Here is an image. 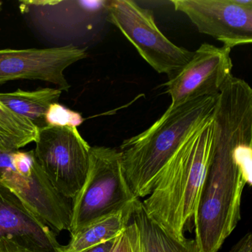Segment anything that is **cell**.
Returning a JSON list of instances; mask_svg holds the SVG:
<instances>
[{
    "label": "cell",
    "mask_w": 252,
    "mask_h": 252,
    "mask_svg": "<svg viewBox=\"0 0 252 252\" xmlns=\"http://www.w3.org/2000/svg\"><path fill=\"white\" fill-rule=\"evenodd\" d=\"M252 89L231 76L218 96L209 160L194 212L200 252H218L241 219L242 194L252 185Z\"/></svg>",
    "instance_id": "obj_1"
},
{
    "label": "cell",
    "mask_w": 252,
    "mask_h": 252,
    "mask_svg": "<svg viewBox=\"0 0 252 252\" xmlns=\"http://www.w3.org/2000/svg\"><path fill=\"white\" fill-rule=\"evenodd\" d=\"M218 95L168 108L150 128L124 141L119 150L122 169L135 197L150 195L168 162L191 135L212 120Z\"/></svg>",
    "instance_id": "obj_2"
},
{
    "label": "cell",
    "mask_w": 252,
    "mask_h": 252,
    "mask_svg": "<svg viewBox=\"0 0 252 252\" xmlns=\"http://www.w3.org/2000/svg\"><path fill=\"white\" fill-rule=\"evenodd\" d=\"M212 134L213 119L183 144L162 169L153 191L142 202L149 216L178 240L186 238V226L194 218Z\"/></svg>",
    "instance_id": "obj_3"
},
{
    "label": "cell",
    "mask_w": 252,
    "mask_h": 252,
    "mask_svg": "<svg viewBox=\"0 0 252 252\" xmlns=\"http://www.w3.org/2000/svg\"><path fill=\"white\" fill-rule=\"evenodd\" d=\"M138 199L131 191L119 150L91 147L88 175L72 203L71 236L93 222L117 213Z\"/></svg>",
    "instance_id": "obj_4"
},
{
    "label": "cell",
    "mask_w": 252,
    "mask_h": 252,
    "mask_svg": "<svg viewBox=\"0 0 252 252\" xmlns=\"http://www.w3.org/2000/svg\"><path fill=\"white\" fill-rule=\"evenodd\" d=\"M0 182L14 191L53 231H69L73 200L56 190L36 161L33 150H0Z\"/></svg>",
    "instance_id": "obj_5"
},
{
    "label": "cell",
    "mask_w": 252,
    "mask_h": 252,
    "mask_svg": "<svg viewBox=\"0 0 252 252\" xmlns=\"http://www.w3.org/2000/svg\"><path fill=\"white\" fill-rule=\"evenodd\" d=\"M107 21L118 28L141 57L169 79L178 73L194 52L172 43L158 27L153 13L132 0L106 1Z\"/></svg>",
    "instance_id": "obj_6"
},
{
    "label": "cell",
    "mask_w": 252,
    "mask_h": 252,
    "mask_svg": "<svg viewBox=\"0 0 252 252\" xmlns=\"http://www.w3.org/2000/svg\"><path fill=\"white\" fill-rule=\"evenodd\" d=\"M35 143L36 161L53 187L63 197L74 200L88 175L91 146L77 127L70 125L38 129Z\"/></svg>",
    "instance_id": "obj_7"
},
{
    "label": "cell",
    "mask_w": 252,
    "mask_h": 252,
    "mask_svg": "<svg viewBox=\"0 0 252 252\" xmlns=\"http://www.w3.org/2000/svg\"><path fill=\"white\" fill-rule=\"evenodd\" d=\"M200 33L231 48L252 42V0H172Z\"/></svg>",
    "instance_id": "obj_8"
},
{
    "label": "cell",
    "mask_w": 252,
    "mask_h": 252,
    "mask_svg": "<svg viewBox=\"0 0 252 252\" xmlns=\"http://www.w3.org/2000/svg\"><path fill=\"white\" fill-rule=\"evenodd\" d=\"M231 49L203 43L191 60L163 86L169 94V109L205 96L218 95L232 76Z\"/></svg>",
    "instance_id": "obj_9"
},
{
    "label": "cell",
    "mask_w": 252,
    "mask_h": 252,
    "mask_svg": "<svg viewBox=\"0 0 252 252\" xmlns=\"http://www.w3.org/2000/svg\"><path fill=\"white\" fill-rule=\"evenodd\" d=\"M88 57L86 48L74 45L48 48L0 50V85L29 79L54 84L62 91L70 88L64 70Z\"/></svg>",
    "instance_id": "obj_10"
},
{
    "label": "cell",
    "mask_w": 252,
    "mask_h": 252,
    "mask_svg": "<svg viewBox=\"0 0 252 252\" xmlns=\"http://www.w3.org/2000/svg\"><path fill=\"white\" fill-rule=\"evenodd\" d=\"M28 252H64L49 225L14 191L0 182V240Z\"/></svg>",
    "instance_id": "obj_11"
},
{
    "label": "cell",
    "mask_w": 252,
    "mask_h": 252,
    "mask_svg": "<svg viewBox=\"0 0 252 252\" xmlns=\"http://www.w3.org/2000/svg\"><path fill=\"white\" fill-rule=\"evenodd\" d=\"M62 93L58 88H40L33 91L18 89L13 93H0V101L39 129L49 126L48 114L51 107L58 104Z\"/></svg>",
    "instance_id": "obj_12"
},
{
    "label": "cell",
    "mask_w": 252,
    "mask_h": 252,
    "mask_svg": "<svg viewBox=\"0 0 252 252\" xmlns=\"http://www.w3.org/2000/svg\"><path fill=\"white\" fill-rule=\"evenodd\" d=\"M132 220L138 227L143 252H200L194 239L178 240L150 218L139 199L134 203Z\"/></svg>",
    "instance_id": "obj_13"
},
{
    "label": "cell",
    "mask_w": 252,
    "mask_h": 252,
    "mask_svg": "<svg viewBox=\"0 0 252 252\" xmlns=\"http://www.w3.org/2000/svg\"><path fill=\"white\" fill-rule=\"evenodd\" d=\"M135 202L123 210L93 222L72 235L70 243L64 246V252H79L116 238L132 220Z\"/></svg>",
    "instance_id": "obj_14"
},
{
    "label": "cell",
    "mask_w": 252,
    "mask_h": 252,
    "mask_svg": "<svg viewBox=\"0 0 252 252\" xmlns=\"http://www.w3.org/2000/svg\"><path fill=\"white\" fill-rule=\"evenodd\" d=\"M38 129L28 119L16 114L0 101V150L18 151L35 142Z\"/></svg>",
    "instance_id": "obj_15"
},
{
    "label": "cell",
    "mask_w": 252,
    "mask_h": 252,
    "mask_svg": "<svg viewBox=\"0 0 252 252\" xmlns=\"http://www.w3.org/2000/svg\"><path fill=\"white\" fill-rule=\"evenodd\" d=\"M110 252H143L138 227L132 220L116 237Z\"/></svg>",
    "instance_id": "obj_16"
},
{
    "label": "cell",
    "mask_w": 252,
    "mask_h": 252,
    "mask_svg": "<svg viewBox=\"0 0 252 252\" xmlns=\"http://www.w3.org/2000/svg\"><path fill=\"white\" fill-rule=\"evenodd\" d=\"M49 125H70L77 127L83 122L80 115L56 104L51 107L48 117Z\"/></svg>",
    "instance_id": "obj_17"
},
{
    "label": "cell",
    "mask_w": 252,
    "mask_h": 252,
    "mask_svg": "<svg viewBox=\"0 0 252 252\" xmlns=\"http://www.w3.org/2000/svg\"><path fill=\"white\" fill-rule=\"evenodd\" d=\"M228 252H252V234L248 233L245 234Z\"/></svg>",
    "instance_id": "obj_18"
},
{
    "label": "cell",
    "mask_w": 252,
    "mask_h": 252,
    "mask_svg": "<svg viewBox=\"0 0 252 252\" xmlns=\"http://www.w3.org/2000/svg\"><path fill=\"white\" fill-rule=\"evenodd\" d=\"M115 240H116V238L109 240V241L104 242V243H101V244L88 248V249L81 251L79 252H110L112 249H113Z\"/></svg>",
    "instance_id": "obj_19"
},
{
    "label": "cell",
    "mask_w": 252,
    "mask_h": 252,
    "mask_svg": "<svg viewBox=\"0 0 252 252\" xmlns=\"http://www.w3.org/2000/svg\"><path fill=\"white\" fill-rule=\"evenodd\" d=\"M0 252H28L22 248L19 247L12 241L2 239L0 240Z\"/></svg>",
    "instance_id": "obj_20"
},
{
    "label": "cell",
    "mask_w": 252,
    "mask_h": 252,
    "mask_svg": "<svg viewBox=\"0 0 252 252\" xmlns=\"http://www.w3.org/2000/svg\"><path fill=\"white\" fill-rule=\"evenodd\" d=\"M2 2H0V11H1V9H2Z\"/></svg>",
    "instance_id": "obj_21"
}]
</instances>
